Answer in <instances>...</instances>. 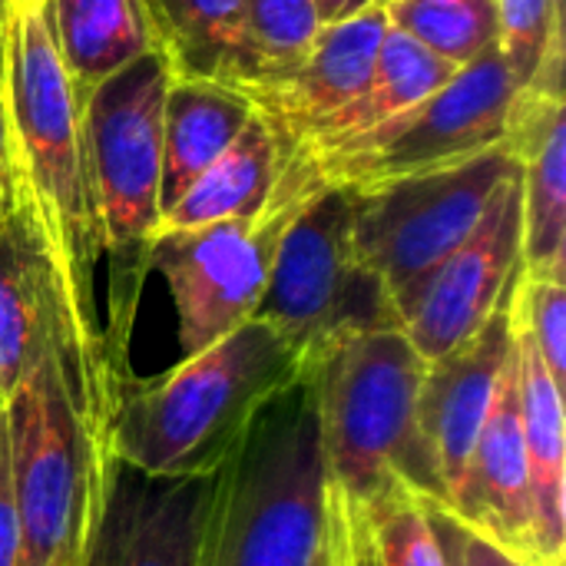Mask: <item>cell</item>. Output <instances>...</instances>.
I'll return each mask as SVG.
<instances>
[{
    "instance_id": "7402d4cb",
    "label": "cell",
    "mask_w": 566,
    "mask_h": 566,
    "mask_svg": "<svg viewBox=\"0 0 566 566\" xmlns=\"http://www.w3.org/2000/svg\"><path fill=\"white\" fill-rule=\"evenodd\" d=\"M172 80L249 83L242 0H143Z\"/></svg>"
},
{
    "instance_id": "8fae6325",
    "label": "cell",
    "mask_w": 566,
    "mask_h": 566,
    "mask_svg": "<svg viewBox=\"0 0 566 566\" xmlns=\"http://www.w3.org/2000/svg\"><path fill=\"white\" fill-rule=\"evenodd\" d=\"M521 166L501 182L478 229L398 305V325L424 361L481 332L521 272Z\"/></svg>"
},
{
    "instance_id": "484cf974",
    "label": "cell",
    "mask_w": 566,
    "mask_h": 566,
    "mask_svg": "<svg viewBox=\"0 0 566 566\" xmlns=\"http://www.w3.org/2000/svg\"><path fill=\"white\" fill-rule=\"evenodd\" d=\"M358 511L365 517L378 566H448L431 524V504L405 484L378 494Z\"/></svg>"
},
{
    "instance_id": "4316f807",
    "label": "cell",
    "mask_w": 566,
    "mask_h": 566,
    "mask_svg": "<svg viewBox=\"0 0 566 566\" xmlns=\"http://www.w3.org/2000/svg\"><path fill=\"white\" fill-rule=\"evenodd\" d=\"M494 10L497 53L521 93L554 56H564V0H494Z\"/></svg>"
},
{
    "instance_id": "d6986e66",
    "label": "cell",
    "mask_w": 566,
    "mask_h": 566,
    "mask_svg": "<svg viewBox=\"0 0 566 566\" xmlns=\"http://www.w3.org/2000/svg\"><path fill=\"white\" fill-rule=\"evenodd\" d=\"M454 73H458V66L434 56L428 46H421L408 33L388 27L365 90L352 103H345L335 116H328L292 156L328 153L335 146H345V143L371 133L375 126H381V123L401 116L405 109L424 103L428 96H434L441 86H448L454 80Z\"/></svg>"
},
{
    "instance_id": "ac0fdd59",
    "label": "cell",
    "mask_w": 566,
    "mask_h": 566,
    "mask_svg": "<svg viewBox=\"0 0 566 566\" xmlns=\"http://www.w3.org/2000/svg\"><path fill=\"white\" fill-rule=\"evenodd\" d=\"M514 322V315H511ZM521 431L531 474V504L544 566L566 564V428L564 388L544 368L534 342L514 325Z\"/></svg>"
},
{
    "instance_id": "7c38bea8",
    "label": "cell",
    "mask_w": 566,
    "mask_h": 566,
    "mask_svg": "<svg viewBox=\"0 0 566 566\" xmlns=\"http://www.w3.org/2000/svg\"><path fill=\"white\" fill-rule=\"evenodd\" d=\"M50 348H66L80 361L96 401L113 415V398L83 355L60 272L33 209L10 186L0 212V405Z\"/></svg>"
},
{
    "instance_id": "5b68a950",
    "label": "cell",
    "mask_w": 566,
    "mask_h": 566,
    "mask_svg": "<svg viewBox=\"0 0 566 566\" xmlns=\"http://www.w3.org/2000/svg\"><path fill=\"white\" fill-rule=\"evenodd\" d=\"M332 488L308 378L275 398L216 471L199 566H318Z\"/></svg>"
},
{
    "instance_id": "3957f363",
    "label": "cell",
    "mask_w": 566,
    "mask_h": 566,
    "mask_svg": "<svg viewBox=\"0 0 566 566\" xmlns=\"http://www.w3.org/2000/svg\"><path fill=\"white\" fill-rule=\"evenodd\" d=\"M163 50L136 56L80 106L90 186L106 259L103 352L113 391L133 378L129 342L149 275V245L163 219V106L169 90Z\"/></svg>"
},
{
    "instance_id": "30bf717a",
    "label": "cell",
    "mask_w": 566,
    "mask_h": 566,
    "mask_svg": "<svg viewBox=\"0 0 566 566\" xmlns=\"http://www.w3.org/2000/svg\"><path fill=\"white\" fill-rule=\"evenodd\" d=\"M282 229L269 219H222L156 232L149 272H159L172 295L182 358L255 318Z\"/></svg>"
},
{
    "instance_id": "83f0119b",
    "label": "cell",
    "mask_w": 566,
    "mask_h": 566,
    "mask_svg": "<svg viewBox=\"0 0 566 566\" xmlns=\"http://www.w3.org/2000/svg\"><path fill=\"white\" fill-rule=\"evenodd\" d=\"M514 325L534 342L544 368L564 388L566 381V289L564 279L537 275L521 265L511 289Z\"/></svg>"
},
{
    "instance_id": "9a60e30c",
    "label": "cell",
    "mask_w": 566,
    "mask_h": 566,
    "mask_svg": "<svg viewBox=\"0 0 566 566\" xmlns=\"http://www.w3.org/2000/svg\"><path fill=\"white\" fill-rule=\"evenodd\" d=\"M388 27L385 0H378L352 20L322 27L292 73L245 93L255 116L269 126L282 163L365 90Z\"/></svg>"
},
{
    "instance_id": "603a6c76",
    "label": "cell",
    "mask_w": 566,
    "mask_h": 566,
    "mask_svg": "<svg viewBox=\"0 0 566 566\" xmlns=\"http://www.w3.org/2000/svg\"><path fill=\"white\" fill-rule=\"evenodd\" d=\"M279 146L269 126L252 116L239 139L212 159L192 186L163 212V229H196L222 219H259L279 182Z\"/></svg>"
},
{
    "instance_id": "2e32d148",
    "label": "cell",
    "mask_w": 566,
    "mask_h": 566,
    "mask_svg": "<svg viewBox=\"0 0 566 566\" xmlns=\"http://www.w3.org/2000/svg\"><path fill=\"white\" fill-rule=\"evenodd\" d=\"M454 521L474 534L511 551L527 566H544L537 547V524L531 504V474L521 431V398H517V365L514 355L504 368L501 388L494 395L491 415L481 428L461 497L451 511Z\"/></svg>"
},
{
    "instance_id": "836d02e7",
    "label": "cell",
    "mask_w": 566,
    "mask_h": 566,
    "mask_svg": "<svg viewBox=\"0 0 566 566\" xmlns=\"http://www.w3.org/2000/svg\"><path fill=\"white\" fill-rule=\"evenodd\" d=\"M83 564V554H76V557H70L66 564H60V566H80Z\"/></svg>"
},
{
    "instance_id": "9c48e42d",
    "label": "cell",
    "mask_w": 566,
    "mask_h": 566,
    "mask_svg": "<svg viewBox=\"0 0 566 566\" xmlns=\"http://www.w3.org/2000/svg\"><path fill=\"white\" fill-rule=\"evenodd\" d=\"M517 166L504 143L468 163L355 192V252L381 279L395 312L478 229Z\"/></svg>"
},
{
    "instance_id": "ba28073f",
    "label": "cell",
    "mask_w": 566,
    "mask_h": 566,
    "mask_svg": "<svg viewBox=\"0 0 566 566\" xmlns=\"http://www.w3.org/2000/svg\"><path fill=\"white\" fill-rule=\"evenodd\" d=\"M355 192L322 189L285 222L255 318L312 358L335 338L398 325L395 302L355 252Z\"/></svg>"
},
{
    "instance_id": "44dd1931",
    "label": "cell",
    "mask_w": 566,
    "mask_h": 566,
    "mask_svg": "<svg viewBox=\"0 0 566 566\" xmlns=\"http://www.w3.org/2000/svg\"><path fill=\"white\" fill-rule=\"evenodd\" d=\"M53 40L76 106L103 80L156 50L143 0H53Z\"/></svg>"
},
{
    "instance_id": "52a82bcc",
    "label": "cell",
    "mask_w": 566,
    "mask_h": 566,
    "mask_svg": "<svg viewBox=\"0 0 566 566\" xmlns=\"http://www.w3.org/2000/svg\"><path fill=\"white\" fill-rule=\"evenodd\" d=\"M514 96L517 86L494 43L484 56L461 66L448 86L401 116L328 153L292 156L259 219L289 222L322 189L368 192L504 146Z\"/></svg>"
},
{
    "instance_id": "e0dca14e",
    "label": "cell",
    "mask_w": 566,
    "mask_h": 566,
    "mask_svg": "<svg viewBox=\"0 0 566 566\" xmlns=\"http://www.w3.org/2000/svg\"><path fill=\"white\" fill-rule=\"evenodd\" d=\"M560 86H531L514 96L507 149L521 163V265L566 275V119Z\"/></svg>"
},
{
    "instance_id": "cb8c5ba5",
    "label": "cell",
    "mask_w": 566,
    "mask_h": 566,
    "mask_svg": "<svg viewBox=\"0 0 566 566\" xmlns=\"http://www.w3.org/2000/svg\"><path fill=\"white\" fill-rule=\"evenodd\" d=\"M388 23L451 66H468L497 43L494 0H385Z\"/></svg>"
},
{
    "instance_id": "4dcf8cb0",
    "label": "cell",
    "mask_w": 566,
    "mask_h": 566,
    "mask_svg": "<svg viewBox=\"0 0 566 566\" xmlns=\"http://www.w3.org/2000/svg\"><path fill=\"white\" fill-rule=\"evenodd\" d=\"M0 566H20V517L13 501L10 431H7L3 405H0Z\"/></svg>"
},
{
    "instance_id": "4fadbf2b",
    "label": "cell",
    "mask_w": 566,
    "mask_h": 566,
    "mask_svg": "<svg viewBox=\"0 0 566 566\" xmlns=\"http://www.w3.org/2000/svg\"><path fill=\"white\" fill-rule=\"evenodd\" d=\"M216 474L149 478L106 461L80 566H199Z\"/></svg>"
},
{
    "instance_id": "d4e9b609",
    "label": "cell",
    "mask_w": 566,
    "mask_h": 566,
    "mask_svg": "<svg viewBox=\"0 0 566 566\" xmlns=\"http://www.w3.org/2000/svg\"><path fill=\"white\" fill-rule=\"evenodd\" d=\"M249 83L239 93L292 73L312 50L322 20L315 0H242Z\"/></svg>"
},
{
    "instance_id": "7a4b0ae2",
    "label": "cell",
    "mask_w": 566,
    "mask_h": 566,
    "mask_svg": "<svg viewBox=\"0 0 566 566\" xmlns=\"http://www.w3.org/2000/svg\"><path fill=\"white\" fill-rule=\"evenodd\" d=\"M308 358L252 318L153 381L129 378L109 415V458L149 478L216 474Z\"/></svg>"
},
{
    "instance_id": "f546056e",
    "label": "cell",
    "mask_w": 566,
    "mask_h": 566,
    "mask_svg": "<svg viewBox=\"0 0 566 566\" xmlns=\"http://www.w3.org/2000/svg\"><path fill=\"white\" fill-rule=\"evenodd\" d=\"M325 554H328V566H378L361 511L352 501L338 497L335 491H332Z\"/></svg>"
},
{
    "instance_id": "1f68e13d",
    "label": "cell",
    "mask_w": 566,
    "mask_h": 566,
    "mask_svg": "<svg viewBox=\"0 0 566 566\" xmlns=\"http://www.w3.org/2000/svg\"><path fill=\"white\" fill-rule=\"evenodd\" d=\"M371 3H378V0H315V10H318L322 27H332V23L352 20L355 13L368 10Z\"/></svg>"
},
{
    "instance_id": "6da1fadb",
    "label": "cell",
    "mask_w": 566,
    "mask_h": 566,
    "mask_svg": "<svg viewBox=\"0 0 566 566\" xmlns=\"http://www.w3.org/2000/svg\"><path fill=\"white\" fill-rule=\"evenodd\" d=\"M0 99L10 186L33 209L60 272L83 355L116 405L96 302L103 239L80 106L56 53L50 0H0Z\"/></svg>"
},
{
    "instance_id": "277c9868",
    "label": "cell",
    "mask_w": 566,
    "mask_h": 566,
    "mask_svg": "<svg viewBox=\"0 0 566 566\" xmlns=\"http://www.w3.org/2000/svg\"><path fill=\"white\" fill-rule=\"evenodd\" d=\"M424 368L401 325L335 338L308 358L328 488L355 507L405 484L448 511L418 415Z\"/></svg>"
},
{
    "instance_id": "e575fe53",
    "label": "cell",
    "mask_w": 566,
    "mask_h": 566,
    "mask_svg": "<svg viewBox=\"0 0 566 566\" xmlns=\"http://www.w3.org/2000/svg\"><path fill=\"white\" fill-rule=\"evenodd\" d=\"M318 566H328V554H325V557H322V564Z\"/></svg>"
},
{
    "instance_id": "8992f818",
    "label": "cell",
    "mask_w": 566,
    "mask_h": 566,
    "mask_svg": "<svg viewBox=\"0 0 566 566\" xmlns=\"http://www.w3.org/2000/svg\"><path fill=\"white\" fill-rule=\"evenodd\" d=\"M3 411L20 566L66 564L83 554L103 501L109 415L66 348H50L7 395Z\"/></svg>"
},
{
    "instance_id": "d6a6232c",
    "label": "cell",
    "mask_w": 566,
    "mask_h": 566,
    "mask_svg": "<svg viewBox=\"0 0 566 566\" xmlns=\"http://www.w3.org/2000/svg\"><path fill=\"white\" fill-rule=\"evenodd\" d=\"M10 199V172H7V123H3V99H0V212Z\"/></svg>"
},
{
    "instance_id": "ffe728a7",
    "label": "cell",
    "mask_w": 566,
    "mask_h": 566,
    "mask_svg": "<svg viewBox=\"0 0 566 566\" xmlns=\"http://www.w3.org/2000/svg\"><path fill=\"white\" fill-rule=\"evenodd\" d=\"M255 116L245 93L212 80H169L163 106V212Z\"/></svg>"
},
{
    "instance_id": "f1b7e54d",
    "label": "cell",
    "mask_w": 566,
    "mask_h": 566,
    "mask_svg": "<svg viewBox=\"0 0 566 566\" xmlns=\"http://www.w3.org/2000/svg\"><path fill=\"white\" fill-rule=\"evenodd\" d=\"M431 524L438 531L441 551L451 566H527L511 551L497 547L494 541H488V537L474 534L471 527H464L461 521H454L451 511H444L438 504H431Z\"/></svg>"
},
{
    "instance_id": "5bb4252c",
    "label": "cell",
    "mask_w": 566,
    "mask_h": 566,
    "mask_svg": "<svg viewBox=\"0 0 566 566\" xmlns=\"http://www.w3.org/2000/svg\"><path fill=\"white\" fill-rule=\"evenodd\" d=\"M511 289L478 335H471L448 355L428 361L424 368L418 415L444 484L448 511H454L461 497L481 428L491 415L504 368L514 355Z\"/></svg>"
}]
</instances>
